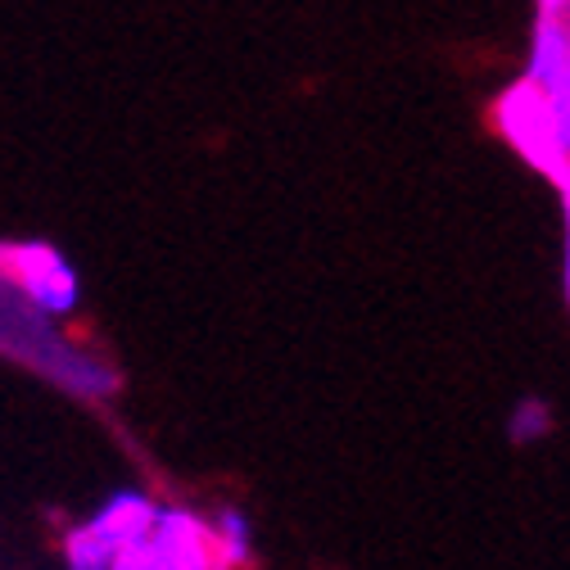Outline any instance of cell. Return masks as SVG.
I'll list each match as a JSON object with an SVG mask.
<instances>
[{
  "mask_svg": "<svg viewBox=\"0 0 570 570\" xmlns=\"http://www.w3.org/2000/svg\"><path fill=\"white\" fill-rule=\"evenodd\" d=\"M498 122H503V131L512 136V146L534 164L543 168L548 177L557 181H570L566 173V146H561V131H557V118L548 109V96L539 82H525L517 91L503 96V105H498Z\"/></svg>",
  "mask_w": 570,
  "mask_h": 570,
  "instance_id": "1",
  "label": "cell"
},
{
  "mask_svg": "<svg viewBox=\"0 0 570 570\" xmlns=\"http://www.w3.org/2000/svg\"><path fill=\"white\" fill-rule=\"evenodd\" d=\"M0 281L28 291L41 308L63 313L78 299V281L50 245H0Z\"/></svg>",
  "mask_w": 570,
  "mask_h": 570,
  "instance_id": "2",
  "label": "cell"
},
{
  "mask_svg": "<svg viewBox=\"0 0 570 570\" xmlns=\"http://www.w3.org/2000/svg\"><path fill=\"white\" fill-rule=\"evenodd\" d=\"M150 548H155V570H195V566H223L218 557V534L208 521H195L190 512H159L150 525Z\"/></svg>",
  "mask_w": 570,
  "mask_h": 570,
  "instance_id": "3",
  "label": "cell"
},
{
  "mask_svg": "<svg viewBox=\"0 0 570 570\" xmlns=\"http://www.w3.org/2000/svg\"><path fill=\"white\" fill-rule=\"evenodd\" d=\"M155 508L146 503V498H136V493H118L114 503L96 517V525L105 530V539L114 543V548H122L127 539H136V534H150V525H155Z\"/></svg>",
  "mask_w": 570,
  "mask_h": 570,
  "instance_id": "4",
  "label": "cell"
},
{
  "mask_svg": "<svg viewBox=\"0 0 570 570\" xmlns=\"http://www.w3.org/2000/svg\"><path fill=\"white\" fill-rule=\"evenodd\" d=\"M63 552H68V561H73L78 570H96V566H109V561H114V543L105 539V530H100L96 521L68 534Z\"/></svg>",
  "mask_w": 570,
  "mask_h": 570,
  "instance_id": "5",
  "label": "cell"
}]
</instances>
